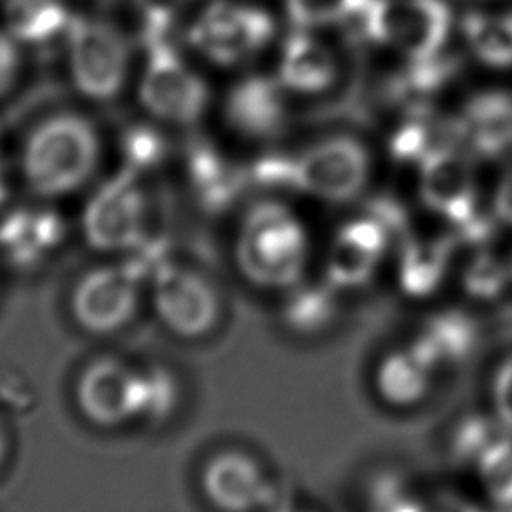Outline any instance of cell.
<instances>
[{"instance_id": "obj_12", "label": "cell", "mask_w": 512, "mask_h": 512, "mask_svg": "<svg viewBox=\"0 0 512 512\" xmlns=\"http://www.w3.org/2000/svg\"><path fill=\"white\" fill-rule=\"evenodd\" d=\"M420 196L430 210L454 228L480 216L470 162L454 146L436 148L420 160Z\"/></svg>"}, {"instance_id": "obj_33", "label": "cell", "mask_w": 512, "mask_h": 512, "mask_svg": "<svg viewBox=\"0 0 512 512\" xmlns=\"http://www.w3.org/2000/svg\"><path fill=\"white\" fill-rule=\"evenodd\" d=\"M496 418L512 432V358L504 360L492 380Z\"/></svg>"}, {"instance_id": "obj_18", "label": "cell", "mask_w": 512, "mask_h": 512, "mask_svg": "<svg viewBox=\"0 0 512 512\" xmlns=\"http://www.w3.org/2000/svg\"><path fill=\"white\" fill-rule=\"evenodd\" d=\"M62 224L46 210H18L0 224V252L14 266L40 262L60 242Z\"/></svg>"}, {"instance_id": "obj_32", "label": "cell", "mask_w": 512, "mask_h": 512, "mask_svg": "<svg viewBox=\"0 0 512 512\" xmlns=\"http://www.w3.org/2000/svg\"><path fill=\"white\" fill-rule=\"evenodd\" d=\"M124 156L128 162V172L148 168L156 164L164 154L162 136L148 126H132L124 134Z\"/></svg>"}, {"instance_id": "obj_15", "label": "cell", "mask_w": 512, "mask_h": 512, "mask_svg": "<svg viewBox=\"0 0 512 512\" xmlns=\"http://www.w3.org/2000/svg\"><path fill=\"white\" fill-rule=\"evenodd\" d=\"M228 124L254 140L276 138L286 126L282 82L268 76H248L228 94L224 104Z\"/></svg>"}, {"instance_id": "obj_20", "label": "cell", "mask_w": 512, "mask_h": 512, "mask_svg": "<svg viewBox=\"0 0 512 512\" xmlns=\"http://www.w3.org/2000/svg\"><path fill=\"white\" fill-rule=\"evenodd\" d=\"M434 366L408 344L382 358L376 370V388L392 406H412L430 390Z\"/></svg>"}, {"instance_id": "obj_39", "label": "cell", "mask_w": 512, "mask_h": 512, "mask_svg": "<svg viewBox=\"0 0 512 512\" xmlns=\"http://www.w3.org/2000/svg\"><path fill=\"white\" fill-rule=\"evenodd\" d=\"M4 196V180H2V172H0V200Z\"/></svg>"}, {"instance_id": "obj_4", "label": "cell", "mask_w": 512, "mask_h": 512, "mask_svg": "<svg viewBox=\"0 0 512 512\" xmlns=\"http://www.w3.org/2000/svg\"><path fill=\"white\" fill-rule=\"evenodd\" d=\"M274 34L272 16L256 6L214 0L190 28V42L216 64L232 66L258 54Z\"/></svg>"}, {"instance_id": "obj_27", "label": "cell", "mask_w": 512, "mask_h": 512, "mask_svg": "<svg viewBox=\"0 0 512 512\" xmlns=\"http://www.w3.org/2000/svg\"><path fill=\"white\" fill-rule=\"evenodd\" d=\"M512 280V268H508L496 254L482 250L474 252L462 270V288L476 300H496L504 294Z\"/></svg>"}, {"instance_id": "obj_34", "label": "cell", "mask_w": 512, "mask_h": 512, "mask_svg": "<svg viewBox=\"0 0 512 512\" xmlns=\"http://www.w3.org/2000/svg\"><path fill=\"white\" fill-rule=\"evenodd\" d=\"M146 18V36L164 34L176 10L186 0H132Z\"/></svg>"}, {"instance_id": "obj_38", "label": "cell", "mask_w": 512, "mask_h": 512, "mask_svg": "<svg viewBox=\"0 0 512 512\" xmlns=\"http://www.w3.org/2000/svg\"><path fill=\"white\" fill-rule=\"evenodd\" d=\"M274 512H310V510H300V508H278V510H274Z\"/></svg>"}, {"instance_id": "obj_9", "label": "cell", "mask_w": 512, "mask_h": 512, "mask_svg": "<svg viewBox=\"0 0 512 512\" xmlns=\"http://www.w3.org/2000/svg\"><path fill=\"white\" fill-rule=\"evenodd\" d=\"M74 398L82 416L100 428L138 420L140 370L118 358H98L80 372Z\"/></svg>"}, {"instance_id": "obj_11", "label": "cell", "mask_w": 512, "mask_h": 512, "mask_svg": "<svg viewBox=\"0 0 512 512\" xmlns=\"http://www.w3.org/2000/svg\"><path fill=\"white\" fill-rule=\"evenodd\" d=\"M200 488L218 512H258L272 502L264 466L242 450L214 454L200 472Z\"/></svg>"}, {"instance_id": "obj_17", "label": "cell", "mask_w": 512, "mask_h": 512, "mask_svg": "<svg viewBox=\"0 0 512 512\" xmlns=\"http://www.w3.org/2000/svg\"><path fill=\"white\" fill-rule=\"evenodd\" d=\"M454 248L456 242L452 236L404 238L396 270L402 292L412 298L434 294L448 274Z\"/></svg>"}, {"instance_id": "obj_3", "label": "cell", "mask_w": 512, "mask_h": 512, "mask_svg": "<svg viewBox=\"0 0 512 512\" xmlns=\"http://www.w3.org/2000/svg\"><path fill=\"white\" fill-rule=\"evenodd\" d=\"M148 62L140 82V100L156 118L194 124L208 104L206 82L192 72L164 34L146 36Z\"/></svg>"}, {"instance_id": "obj_30", "label": "cell", "mask_w": 512, "mask_h": 512, "mask_svg": "<svg viewBox=\"0 0 512 512\" xmlns=\"http://www.w3.org/2000/svg\"><path fill=\"white\" fill-rule=\"evenodd\" d=\"M512 434L498 418L470 416L460 422L452 436V454L464 464H476L478 458L502 436Z\"/></svg>"}, {"instance_id": "obj_16", "label": "cell", "mask_w": 512, "mask_h": 512, "mask_svg": "<svg viewBox=\"0 0 512 512\" xmlns=\"http://www.w3.org/2000/svg\"><path fill=\"white\" fill-rule=\"evenodd\" d=\"M460 140L484 158H498L512 150V96L506 92H484L474 96L460 120Z\"/></svg>"}, {"instance_id": "obj_26", "label": "cell", "mask_w": 512, "mask_h": 512, "mask_svg": "<svg viewBox=\"0 0 512 512\" xmlns=\"http://www.w3.org/2000/svg\"><path fill=\"white\" fill-rule=\"evenodd\" d=\"M474 466L490 500L504 510H512V434L486 448Z\"/></svg>"}, {"instance_id": "obj_23", "label": "cell", "mask_w": 512, "mask_h": 512, "mask_svg": "<svg viewBox=\"0 0 512 512\" xmlns=\"http://www.w3.org/2000/svg\"><path fill=\"white\" fill-rule=\"evenodd\" d=\"M190 178L208 206L226 204L238 190L240 174L208 144H196L188 156Z\"/></svg>"}, {"instance_id": "obj_37", "label": "cell", "mask_w": 512, "mask_h": 512, "mask_svg": "<svg viewBox=\"0 0 512 512\" xmlns=\"http://www.w3.org/2000/svg\"><path fill=\"white\" fill-rule=\"evenodd\" d=\"M6 450H8V438H6V430H4V426L0 422V466H2L4 458H6Z\"/></svg>"}, {"instance_id": "obj_7", "label": "cell", "mask_w": 512, "mask_h": 512, "mask_svg": "<svg viewBox=\"0 0 512 512\" xmlns=\"http://www.w3.org/2000/svg\"><path fill=\"white\" fill-rule=\"evenodd\" d=\"M138 302V278L128 266H100L76 282L70 312L86 332L112 334L134 318Z\"/></svg>"}, {"instance_id": "obj_25", "label": "cell", "mask_w": 512, "mask_h": 512, "mask_svg": "<svg viewBox=\"0 0 512 512\" xmlns=\"http://www.w3.org/2000/svg\"><path fill=\"white\" fill-rule=\"evenodd\" d=\"M380 512H480L476 504L454 492L416 494L396 484L378 488L376 494Z\"/></svg>"}, {"instance_id": "obj_2", "label": "cell", "mask_w": 512, "mask_h": 512, "mask_svg": "<svg viewBox=\"0 0 512 512\" xmlns=\"http://www.w3.org/2000/svg\"><path fill=\"white\" fill-rule=\"evenodd\" d=\"M98 162L94 126L78 114L62 112L38 124L22 152L26 184L40 196H62L82 186Z\"/></svg>"}, {"instance_id": "obj_6", "label": "cell", "mask_w": 512, "mask_h": 512, "mask_svg": "<svg viewBox=\"0 0 512 512\" xmlns=\"http://www.w3.org/2000/svg\"><path fill=\"white\" fill-rule=\"evenodd\" d=\"M368 152L348 136L320 140L292 158L294 188L328 202L352 200L368 180Z\"/></svg>"}, {"instance_id": "obj_5", "label": "cell", "mask_w": 512, "mask_h": 512, "mask_svg": "<svg viewBox=\"0 0 512 512\" xmlns=\"http://www.w3.org/2000/svg\"><path fill=\"white\" fill-rule=\"evenodd\" d=\"M70 70L76 88L92 100L114 98L126 78V38L108 22L72 18L68 28Z\"/></svg>"}, {"instance_id": "obj_14", "label": "cell", "mask_w": 512, "mask_h": 512, "mask_svg": "<svg viewBox=\"0 0 512 512\" xmlns=\"http://www.w3.org/2000/svg\"><path fill=\"white\" fill-rule=\"evenodd\" d=\"M390 238L384 224L368 212L346 222L328 250L326 272L330 284L334 288H356L368 282L382 262Z\"/></svg>"}, {"instance_id": "obj_19", "label": "cell", "mask_w": 512, "mask_h": 512, "mask_svg": "<svg viewBox=\"0 0 512 512\" xmlns=\"http://www.w3.org/2000/svg\"><path fill=\"white\" fill-rule=\"evenodd\" d=\"M334 80L336 60L332 52L306 32H294L282 50V86L296 92H322Z\"/></svg>"}, {"instance_id": "obj_24", "label": "cell", "mask_w": 512, "mask_h": 512, "mask_svg": "<svg viewBox=\"0 0 512 512\" xmlns=\"http://www.w3.org/2000/svg\"><path fill=\"white\" fill-rule=\"evenodd\" d=\"M464 34L472 52L490 66L512 64V12L502 16L468 14Z\"/></svg>"}, {"instance_id": "obj_28", "label": "cell", "mask_w": 512, "mask_h": 512, "mask_svg": "<svg viewBox=\"0 0 512 512\" xmlns=\"http://www.w3.org/2000/svg\"><path fill=\"white\" fill-rule=\"evenodd\" d=\"M180 398V386L170 370L146 366L140 370V414L138 418L160 424L172 416Z\"/></svg>"}, {"instance_id": "obj_10", "label": "cell", "mask_w": 512, "mask_h": 512, "mask_svg": "<svg viewBox=\"0 0 512 512\" xmlns=\"http://www.w3.org/2000/svg\"><path fill=\"white\" fill-rule=\"evenodd\" d=\"M154 310L182 338L206 336L220 320L216 288L196 270L166 268L154 284Z\"/></svg>"}, {"instance_id": "obj_29", "label": "cell", "mask_w": 512, "mask_h": 512, "mask_svg": "<svg viewBox=\"0 0 512 512\" xmlns=\"http://www.w3.org/2000/svg\"><path fill=\"white\" fill-rule=\"evenodd\" d=\"M330 286H302L286 306V320L302 332H316L328 326L336 314V300Z\"/></svg>"}, {"instance_id": "obj_31", "label": "cell", "mask_w": 512, "mask_h": 512, "mask_svg": "<svg viewBox=\"0 0 512 512\" xmlns=\"http://www.w3.org/2000/svg\"><path fill=\"white\" fill-rule=\"evenodd\" d=\"M354 4L356 0H286L288 14L298 28L342 22Z\"/></svg>"}, {"instance_id": "obj_1", "label": "cell", "mask_w": 512, "mask_h": 512, "mask_svg": "<svg viewBox=\"0 0 512 512\" xmlns=\"http://www.w3.org/2000/svg\"><path fill=\"white\" fill-rule=\"evenodd\" d=\"M234 256L260 288H292L308 262V236L298 216L278 202L254 204L240 226Z\"/></svg>"}, {"instance_id": "obj_13", "label": "cell", "mask_w": 512, "mask_h": 512, "mask_svg": "<svg viewBox=\"0 0 512 512\" xmlns=\"http://www.w3.org/2000/svg\"><path fill=\"white\" fill-rule=\"evenodd\" d=\"M450 28L444 0H384L380 42L392 44L412 62L438 56Z\"/></svg>"}, {"instance_id": "obj_35", "label": "cell", "mask_w": 512, "mask_h": 512, "mask_svg": "<svg viewBox=\"0 0 512 512\" xmlns=\"http://www.w3.org/2000/svg\"><path fill=\"white\" fill-rule=\"evenodd\" d=\"M18 68V52L10 36L0 34V94L10 88Z\"/></svg>"}, {"instance_id": "obj_36", "label": "cell", "mask_w": 512, "mask_h": 512, "mask_svg": "<svg viewBox=\"0 0 512 512\" xmlns=\"http://www.w3.org/2000/svg\"><path fill=\"white\" fill-rule=\"evenodd\" d=\"M494 212L498 220L512 226V168L504 174L494 196Z\"/></svg>"}, {"instance_id": "obj_22", "label": "cell", "mask_w": 512, "mask_h": 512, "mask_svg": "<svg viewBox=\"0 0 512 512\" xmlns=\"http://www.w3.org/2000/svg\"><path fill=\"white\" fill-rule=\"evenodd\" d=\"M4 16L10 36L26 44H46L72 22L60 0H8Z\"/></svg>"}, {"instance_id": "obj_21", "label": "cell", "mask_w": 512, "mask_h": 512, "mask_svg": "<svg viewBox=\"0 0 512 512\" xmlns=\"http://www.w3.org/2000/svg\"><path fill=\"white\" fill-rule=\"evenodd\" d=\"M434 366L464 360L476 346V326L464 312L444 310L430 316L410 342Z\"/></svg>"}, {"instance_id": "obj_8", "label": "cell", "mask_w": 512, "mask_h": 512, "mask_svg": "<svg viewBox=\"0 0 512 512\" xmlns=\"http://www.w3.org/2000/svg\"><path fill=\"white\" fill-rule=\"evenodd\" d=\"M146 200L134 172L104 184L84 212L86 240L98 250H130L144 240Z\"/></svg>"}]
</instances>
